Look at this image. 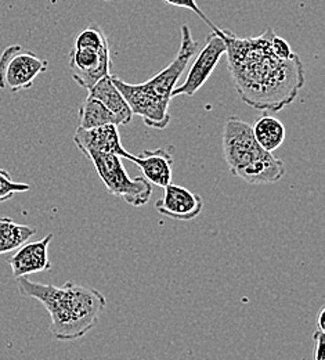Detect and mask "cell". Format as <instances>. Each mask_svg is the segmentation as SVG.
I'll return each instance as SVG.
<instances>
[{"label": "cell", "mask_w": 325, "mask_h": 360, "mask_svg": "<svg viewBox=\"0 0 325 360\" xmlns=\"http://www.w3.org/2000/svg\"><path fill=\"white\" fill-rule=\"evenodd\" d=\"M226 45L227 67L239 98L260 111L279 112L292 104L305 86V68L300 57L281 58L272 49L270 27L263 34L238 38L232 31L216 27Z\"/></svg>", "instance_id": "6da1fadb"}, {"label": "cell", "mask_w": 325, "mask_h": 360, "mask_svg": "<svg viewBox=\"0 0 325 360\" xmlns=\"http://www.w3.org/2000/svg\"><path fill=\"white\" fill-rule=\"evenodd\" d=\"M22 297L34 298L46 308L53 337L58 341H75L85 337L105 311L107 300L95 288L67 281L62 287L17 278Z\"/></svg>", "instance_id": "7a4b0ae2"}, {"label": "cell", "mask_w": 325, "mask_h": 360, "mask_svg": "<svg viewBox=\"0 0 325 360\" xmlns=\"http://www.w3.org/2000/svg\"><path fill=\"white\" fill-rule=\"evenodd\" d=\"M180 32L182 41L176 57L147 82L133 85L111 75L114 85L128 101L133 115L140 117L147 127L154 129H165L169 125L172 91L178 86L180 77L198 49V42L192 39L187 24L182 25Z\"/></svg>", "instance_id": "3957f363"}, {"label": "cell", "mask_w": 325, "mask_h": 360, "mask_svg": "<svg viewBox=\"0 0 325 360\" xmlns=\"http://www.w3.org/2000/svg\"><path fill=\"white\" fill-rule=\"evenodd\" d=\"M223 155L232 175L249 184H273L285 175V165L255 139L252 127L229 117L223 128Z\"/></svg>", "instance_id": "277c9868"}, {"label": "cell", "mask_w": 325, "mask_h": 360, "mask_svg": "<svg viewBox=\"0 0 325 360\" xmlns=\"http://www.w3.org/2000/svg\"><path fill=\"white\" fill-rule=\"evenodd\" d=\"M97 175L111 195L125 200L132 207L145 205L152 194V184L144 176L131 178L124 167L122 157L107 153H91L88 155Z\"/></svg>", "instance_id": "5b68a950"}, {"label": "cell", "mask_w": 325, "mask_h": 360, "mask_svg": "<svg viewBox=\"0 0 325 360\" xmlns=\"http://www.w3.org/2000/svg\"><path fill=\"white\" fill-rule=\"evenodd\" d=\"M47 68L48 61L45 58L20 45L8 46L0 54V89L11 93L29 89Z\"/></svg>", "instance_id": "8992f818"}, {"label": "cell", "mask_w": 325, "mask_h": 360, "mask_svg": "<svg viewBox=\"0 0 325 360\" xmlns=\"http://www.w3.org/2000/svg\"><path fill=\"white\" fill-rule=\"evenodd\" d=\"M226 54V45L223 38L212 31L205 41V45L199 50L198 56L195 57L188 74H187L186 81L180 85L176 86L172 91V97L176 96H194L198 90L201 89L212 72L215 71L216 65L222 60V57Z\"/></svg>", "instance_id": "52a82bcc"}, {"label": "cell", "mask_w": 325, "mask_h": 360, "mask_svg": "<svg viewBox=\"0 0 325 360\" xmlns=\"http://www.w3.org/2000/svg\"><path fill=\"white\" fill-rule=\"evenodd\" d=\"M69 71L74 81L85 89H91L101 78L111 75L110 46L75 47L69 51Z\"/></svg>", "instance_id": "ba28073f"}, {"label": "cell", "mask_w": 325, "mask_h": 360, "mask_svg": "<svg viewBox=\"0 0 325 360\" xmlns=\"http://www.w3.org/2000/svg\"><path fill=\"white\" fill-rule=\"evenodd\" d=\"M204 208L201 197L186 187L169 183L164 187V195L155 202V210L176 221H192Z\"/></svg>", "instance_id": "9c48e42d"}, {"label": "cell", "mask_w": 325, "mask_h": 360, "mask_svg": "<svg viewBox=\"0 0 325 360\" xmlns=\"http://www.w3.org/2000/svg\"><path fill=\"white\" fill-rule=\"evenodd\" d=\"M77 147L88 157L91 153H107L115 154L122 158L129 160L131 153L122 146L118 125L110 124L102 127H95L91 129L78 128L74 136Z\"/></svg>", "instance_id": "30bf717a"}, {"label": "cell", "mask_w": 325, "mask_h": 360, "mask_svg": "<svg viewBox=\"0 0 325 360\" xmlns=\"http://www.w3.org/2000/svg\"><path fill=\"white\" fill-rule=\"evenodd\" d=\"M53 240V233H48L42 240L25 243L17 248L15 254L8 259V265L15 278L51 269L48 261V244Z\"/></svg>", "instance_id": "8fae6325"}, {"label": "cell", "mask_w": 325, "mask_h": 360, "mask_svg": "<svg viewBox=\"0 0 325 360\" xmlns=\"http://www.w3.org/2000/svg\"><path fill=\"white\" fill-rule=\"evenodd\" d=\"M129 161L136 164L144 174V178L151 184L165 187L172 183L173 155L165 148L144 150L139 155L131 154Z\"/></svg>", "instance_id": "7c38bea8"}, {"label": "cell", "mask_w": 325, "mask_h": 360, "mask_svg": "<svg viewBox=\"0 0 325 360\" xmlns=\"http://www.w3.org/2000/svg\"><path fill=\"white\" fill-rule=\"evenodd\" d=\"M89 96L100 100L115 117L118 125H128L133 118V112L119 89L114 85L111 75L101 78L89 89Z\"/></svg>", "instance_id": "4fadbf2b"}, {"label": "cell", "mask_w": 325, "mask_h": 360, "mask_svg": "<svg viewBox=\"0 0 325 360\" xmlns=\"http://www.w3.org/2000/svg\"><path fill=\"white\" fill-rule=\"evenodd\" d=\"M35 234V227L21 225L7 217H0V255L15 251Z\"/></svg>", "instance_id": "5bb4252c"}, {"label": "cell", "mask_w": 325, "mask_h": 360, "mask_svg": "<svg viewBox=\"0 0 325 360\" xmlns=\"http://www.w3.org/2000/svg\"><path fill=\"white\" fill-rule=\"evenodd\" d=\"M252 132L256 141L270 153H274L279 147L282 146L285 140V127L284 124L267 114L262 115L255 125L252 127Z\"/></svg>", "instance_id": "9a60e30c"}, {"label": "cell", "mask_w": 325, "mask_h": 360, "mask_svg": "<svg viewBox=\"0 0 325 360\" xmlns=\"http://www.w3.org/2000/svg\"><path fill=\"white\" fill-rule=\"evenodd\" d=\"M79 128L91 129L95 127L115 124L118 125L117 117L97 98L88 96L79 108ZM119 127V125H118Z\"/></svg>", "instance_id": "2e32d148"}, {"label": "cell", "mask_w": 325, "mask_h": 360, "mask_svg": "<svg viewBox=\"0 0 325 360\" xmlns=\"http://www.w3.org/2000/svg\"><path fill=\"white\" fill-rule=\"evenodd\" d=\"M105 46H110L108 39H107L104 31L97 24L88 25L77 37V41H75V47H94V49H100V47H105Z\"/></svg>", "instance_id": "e0dca14e"}, {"label": "cell", "mask_w": 325, "mask_h": 360, "mask_svg": "<svg viewBox=\"0 0 325 360\" xmlns=\"http://www.w3.org/2000/svg\"><path fill=\"white\" fill-rule=\"evenodd\" d=\"M29 190H31L29 184L14 181L7 171L0 169V204L11 200L15 194L25 193Z\"/></svg>", "instance_id": "ac0fdd59"}, {"label": "cell", "mask_w": 325, "mask_h": 360, "mask_svg": "<svg viewBox=\"0 0 325 360\" xmlns=\"http://www.w3.org/2000/svg\"><path fill=\"white\" fill-rule=\"evenodd\" d=\"M162 1H165V3L169 4V6L180 7V8H187V10L192 11V13L197 14L206 25H209V28H212V31L216 30V25L206 17V14L201 10V7L197 4L195 0H162Z\"/></svg>", "instance_id": "d6986e66"}, {"label": "cell", "mask_w": 325, "mask_h": 360, "mask_svg": "<svg viewBox=\"0 0 325 360\" xmlns=\"http://www.w3.org/2000/svg\"><path fill=\"white\" fill-rule=\"evenodd\" d=\"M272 49L281 58H291L295 54L289 44L285 39L279 38V35H276V34L272 37Z\"/></svg>", "instance_id": "ffe728a7"}, {"label": "cell", "mask_w": 325, "mask_h": 360, "mask_svg": "<svg viewBox=\"0 0 325 360\" xmlns=\"http://www.w3.org/2000/svg\"><path fill=\"white\" fill-rule=\"evenodd\" d=\"M314 340V360H324L325 354V331L317 328L313 334Z\"/></svg>", "instance_id": "44dd1931"}, {"label": "cell", "mask_w": 325, "mask_h": 360, "mask_svg": "<svg viewBox=\"0 0 325 360\" xmlns=\"http://www.w3.org/2000/svg\"><path fill=\"white\" fill-rule=\"evenodd\" d=\"M325 308H321V311L319 312V316H317V328H320V330H323L325 331Z\"/></svg>", "instance_id": "7402d4cb"}, {"label": "cell", "mask_w": 325, "mask_h": 360, "mask_svg": "<svg viewBox=\"0 0 325 360\" xmlns=\"http://www.w3.org/2000/svg\"><path fill=\"white\" fill-rule=\"evenodd\" d=\"M104 1H118V0H104Z\"/></svg>", "instance_id": "603a6c76"}]
</instances>
